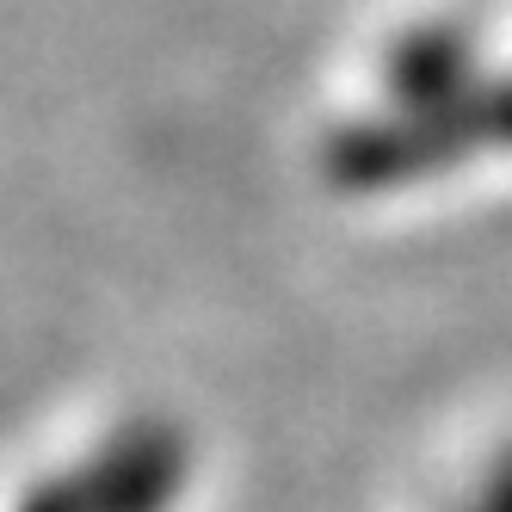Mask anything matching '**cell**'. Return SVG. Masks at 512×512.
Returning <instances> with one entry per match:
<instances>
[{"label":"cell","instance_id":"cell-1","mask_svg":"<svg viewBox=\"0 0 512 512\" xmlns=\"http://www.w3.org/2000/svg\"><path fill=\"white\" fill-rule=\"evenodd\" d=\"M186 488V438L167 420H130L81 463L87 512H167Z\"/></svg>","mask_w":512,"mask_h":512},{"label":"cell","instance_id":"cell-2","mask_svg":"<svg viewBox=\"0 0 512 512\" xmlns=\"http://www.w3.org/2000/svg\"><path fill=\"white\" fill-rule=\"evenodd\" d=\"M13 512H87V500H81V469H62V475H50V482H38Z\"/></svg>","mask_w":512,"mask_h":512},{"label":"cell","instance_id":"cell-3","mask_svg":"<svg viewBox=\"0 0 512 512\" xmlns=\"http://www.w3.org/2000/svg\"><path fill=\"white\" fill-rule=\"evenodd\" d=\"M463 512H512V451H500L494 457V469L482 475V488L469 494V506Z\"/></svg>","mask_w":512,"mask_h":512}]
</instances>
